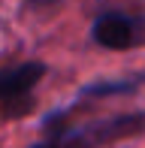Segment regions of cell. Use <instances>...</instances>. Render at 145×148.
<instances>
[{"label": "cell", "mask_w": 145, "mask_h": 148, "mask_svg": "<svg viewBox=\"0 0 145 148\" xmlns=\"http://www.w3.org/2000/svg\"><path fill=\"white\" fill-rule=\"evenodd\" d=\"M45 64L42 60H27V64L9 66L0 73V112L6 115H21L34 106L30 91L42 82Z\"/></svg>", "instance_id": "2"}, {"label": "cell", "mask_w": 145, "mask_h": 148, "mask_svg": "<svg viewBox=\"0 0 145 148\" xmlns=\"http://www.w3.org/2000/svg\"><path fill=\"white\" fill-rule=\"evenodd\" d=\"M34 148H64V145L57 142V139H45V142H36Z\"/></svg>", "instance_id": "5"}, {"label": "cell", "mask_w": 145, "mask_h": 148, "mask_svg": "<svg viewBox=\"0 0 145 148\" xmlns=\"http://www.w3.org/2000/svg\"><path fill=\"white\" fill-rule=\"evenodd\" d=\"M142 82H145V76L118 79V82H97V85H91L85 94H91V97H115V94H130V91H136Z\"/></svg>", "instance_id": "4"}, {"label": "cell", "mask_w": 145, "mask_h": 148, "mask_svg": "<svg viewBox=\"0 0 145 148\" xmlns=\"http://www.w3.org/2000/svg\"><path fill=\"white\" fill-rule=\"evenodd\" d=\"M91 39L100 49L124 51L136 42V21L124 12H103V15H97L94 27H91Z\"/></svg>", "instance_id": "3"}, {"label": "cell", "mask_w": 145, "mask_h": 148, "mask_svg": "<svg viewBox=\"0 0 145 148\" xmlns=\"http://www.w3.org/2000/svg\"><path fill=\"white\" fill-rule=\"evenodd\" d=\"M145 133V112H127V115H112L100 124H91L85 130L67 133V136H55L64 148H100L109 142H121V139L139 136Z\"/></svg>", "instance_id": "1"}]
</instances>
